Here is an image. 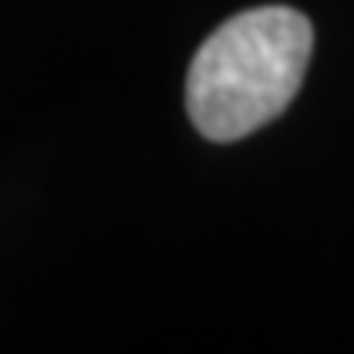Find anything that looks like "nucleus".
<instances>
[{"instance_id":"nucleus-1","label":"nucleus","mask_w":354,"mask_h":354,"mask_svg":"<svg viewBox=\"0 0 354 354\" xmlns=\"http://www.w3.org/2000/svg\"><path fill=\"white\" fill-rule=\"evenodd\" d=\"M315 47L308 15L268 4L232 15L203 40L188 66L185 105L210 141H239L289 109Z\"/></svg>"}]
</instances>
